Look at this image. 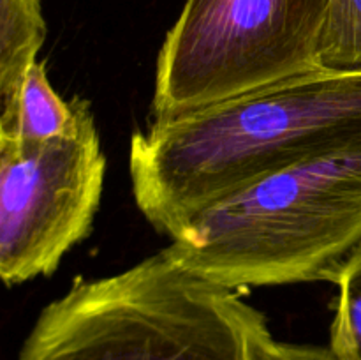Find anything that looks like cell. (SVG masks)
<instances>
[{"mask_svg":"<svg viewBox=\"0 0 361 360\" xmlns=\"http://www.w3.org/2000/svg\"><path fill=\"white\" fill-rule=\"evenodd\" d=\"M328 0H187L157 56L152 124L321 69Z\"/></svg>","mask_w":361,"mask_h":360,"instance_id":"4","label":"cell"},{"mask_svg":"<svg viewBox=\"0 0 361 360\" xmlns=\"http://www.w3.org/2000/svg\"><path fill=\"white\" fill-rule=\"evenodd\" d=\"M76 129L46 143L0 140V279L48 277L87 239L104 187L106 155L88 101L73 97Z\"/></svg>","mask_w":361,"mask_h":360,"instance_id":"5","label":"cell"},{"mask_svg":"<svg viewBox=\"0 0 361 360\" xmlns=\"http://www.w3.org/2000/svg\"><path fill=\"white\" fill-rule=\"evenodd\" d=\"M319 66L361 73V0H328Z\"/></svg>","mask_w":361,"mask_h":360,"instance_id":"9","label":"cell"},{"mask_svg":"<svg viewBox=\"0 0 361 360\" xmlns=\"http://www.w3.org/2000/svg\"><path fill=\"white\" fill-rule=\"evenodd\" d=\"M360 143L361 73L317 69L134 133V200L175 240L215 201Z\"/></svg>","mask_w":361,"mask_h":360,"instance_id":"1","label":"cell"},{"mask_svg":"<svg viewBox=\"0 0 361 360\" xmlns=\"http://www.w3.org/2000/svg\"><path fill=\"white\" fill-rule=\"evenodd\" d=\"M361 244V143L264 176L194 215L164 253L229 289L330 281Z\"/></svg>","mask_w":361,"mask_h":360,"instance_id":"3","label":"cell"},{"mask_svg":"<svg viewBox=\"0 0 361 360\" xmlns=\"http://www.w3.org/2000/svg\"><path fill=\"white\" fill-rule=\"evenodd\" d=\"M338 289L330 327V352L337 360H361V244L331 275Z\"/></svg>","mask_w":361,"mask_h":360,"instance_id":"8","label":"cell"},{"mask_svg":"<svg viewBox=\"0 0 361 360\" xmlns=\"http://www.w3.org/2000/svg\"><path fill=\"white\" fill-rule=\"evenodd\" d=\"M271 337L235 289L162 249L120 274L76 279L41 311L18 360H263Z\"/></svg>","mask_w":361,"mask_h":360,"instance_id":"2","label":"cell"},{"mask_svg":"<svg viewBox=\"0 0 361 360\" xmlns=\"http://www.w3.org/2000/svg\"><path fill=\"white\" fill-rule=\"evenodd\" d=\"M74 101H63L48 80L44 62L28 71L20 95L6 112H0V140L20 145L46 143L76 129Z\"/></svg>","mask_w":361,"mask_h":360,"instance_id":"6","label":"cell"},{"mask_svg":"<svg viewBox=\"0 0 361 360\" xmlns=\"http://www.w3.org/2000/svg\"><path fill=\"white\" fill-rule=\"evenodd\" d=\"M44 39L42 0H0V112L18 99Z\"/></svg>","mask_w":361,"mask_h":360,"instance_id":"7","label":"cell"},{"mask_svg":"<svg viewBox=\"0 0 361 360\" xmlns=\"http://www.w3.org/2000/svg\"><path fill=\"white\" fill-rule=\"evenodd\" d=\"M263 360H337L330 348L312 344H293L271 337L264 346Z\"/></svg>","mask_w":361,"mask_h":360,"instance_id":"10","label":"cell"}]
</instances>
